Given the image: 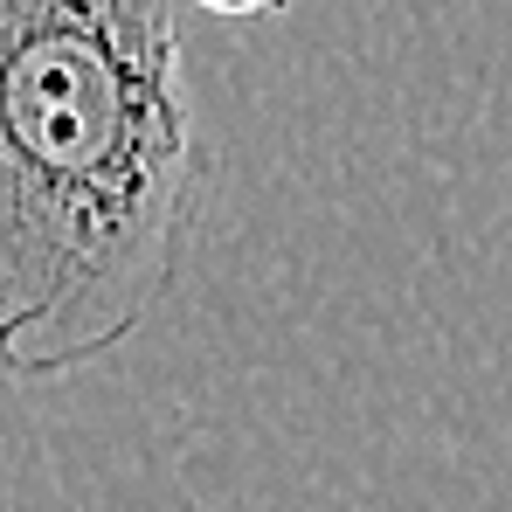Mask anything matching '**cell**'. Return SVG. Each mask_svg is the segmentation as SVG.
Here are the masks:
<instances>
[{"label":"cell","instance_id":"6da1fadb","mask_svg":"<svg viewBox=\"0 0 512 512\" xmlns=\"http://www.w3.org/2000/svg\"><path fill=\"white\" fill-rule=\"evenodd\" d=\"M208 194L180 14L0 0V353L14 381L132 340L173 291Z\"/></svg>","mask_w":512,"mask_h":512}]
</instances>
